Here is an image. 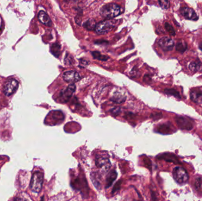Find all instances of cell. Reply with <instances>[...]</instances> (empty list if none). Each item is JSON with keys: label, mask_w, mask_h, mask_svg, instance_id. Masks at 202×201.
Wrapping results in <instances>:
<instances>
[{"label": "cell", "mask_w": 202, "mask_h": 201, "mask_svg": "<svg viewBox=\"0 0 202 201\" xmlns=\"http://www.w3.org/2000/svg\"><path fill=\"white\" fill-rule=\"evenodd\" d=\"M121 13V8L115 3H110L103 6L101 9V15L106 18H113L119 16Z\"/></svg>", "instance_id": "6da1fadb"}, {"label": "cell", "mask_w": 202, "mask_h": 201, "mask_svg": "<svg viewBox=\"0 0 202 201\" xmlns=\"http://www.w3.org/2000/svg\"><path fill=\"white\" fill-rule=\"evenodd\" d=\"M71 186L74 189L80 191L84 196L87 195L89 192L87 183L85 177H78L74 179L71 182Z\"/></svg>", "instance_id": "7a4b0ae2"}, {"label": "cell", "mask_w": 202, "mask_h": 201, "mask_svg": "<svg viewBox=\"0 0 202 201\" xmlns=\"http://www.w3.org/2000/svg\"><path fill=\"white\" fill-rule=\"evenodd\" d=\"M43 183V173L41 172H36L33 173L30 182L31 191L39 193L41 189Z\"/></svg>", "instance_id": "3957f363"}, {"label": "cell", "mask_w": 202, "mask_h": 201, "mask_svg": "<svg viewBox=\"0 0 202 201\" xmlns=\"http://www.w3.org/2000/svg\"><path fill=\"white\" fill-rule=\"evenodd\" d=\"M173 175L176 182L180 185L186 184L189 178L186 170L181 167H176L174 168Z\"/></svg>", "instance_id": "277c9868"}, {"label": "cell", "mask_w": 202, "mask_h": 201, "mask_svg": "<svg viewBox=\"0 0 202 201\" xmlns=\"http://www.w3.org/2000/svg\"><path fill=\"white\" fill-rule=\"evenodd\" d=\"M114 27V23L110 20L101 21L96 24L95 32L98 34H105L110 32Z\"/></svg>", "instance_id": "5b68a950"}, {"label": "cell", "mask_w": 202, "mask_h": 201, "mask_svg": "<svg viewBox=\"0 0 202 201\" xmlns=\"http://www.w3.org/2000/svg\"><path fill=\"white\" fill-rule=\"evenodd\" d=\"M18 83L16 80L13 79L8 80L6 82L4 86L3 91L4 94L7 96H11L14 93H15L16 90L18 88Z\"/></svg>", "instance_id": "8992f818"}, {"label": "cell", "mask_w": 202, "mask_h": 201, "mask_svg": "<svg viewBox=\"0 0 202 201\" xmlns=\"http://www.w3.org/2000/svg\"><path fill=\"white\" fill-rule=\"evenodd\" d=\"M175 121L179 128L182 130H191L193 128V123L185 117L177 116L176 117Z\"/></svg>", "instance_id": "52a82bcc"}, {"label": "cell", "mask_w": 202, "mask_h": 201, "mask_svg": "<svg viewBox=\"0 0 202 201\" xmlns=\"http://www.w3.org/2000/svg\"><path fill=\"white\" fill-rule=\"evenodd\" d=\"M158 44L159 46L165 51H171L174 46V41L169 37H162L158 40Z\"/></svg>", "instance_id": "ba28073f"}, {"label": "cell", "mask_w": 202, "mask_h": 201, "mask_svg": "<svg viewBox=\"0 0 202 201\" xmlns=\"http://www.w3.org/2000/svg\"><path fill=\"white\" fill-rule=\"evenodd\" d=\"M96 165L102 172H107L111 167V162L109 159L102 156L97 157L96 159Z\"/></svg>", "instance_id": "9c48e42d"}, {"label": "cell", "mask_w": 202, "mask_h": 201, "mask_svg": "<svg viewBox=\"0 0 202 201\" xmlns=\"http://www.w3.org/2000/svg\"><path fill=\"white\" fill-rule=\"evenodd\" d=\"M64 80L69 83H75L80 80L81 77L79 74L76 71H68L63 74Z\"/></svg>", "instance_id": "30bf717a"}, {"label": "cell", "mask_w": 202, "mask_h": 201, "mask_svg": "<svg viewBox=\"0 0 202 201\" xmlns=\"http://www.w3.org/2000/svg\"><path fill=\"white\" fill-rule=\"evenodd\" d=\"M180 13L187 20L196 21L199 18L194 9L187 7L180 8Z\"/></svg>", "instance_id": "8fae6325"}, {"label": "cell", "mask_w": 202, "mask_h": 201, "mask_svg": "<svg viewBox=\"0 0 202 201\" xmlns=\"http://www.w3.org/2000/svg\"><path fill=\"white\" fill-rule=\"evenodd\" d=\"M157 159L160 160H164L168 162H172L175 164L181 163L179 161L178 158L175 154L171 153H164L160 154L157 156Z\"/></svg>", "instance_id": "7c38bea8"}, {"label": "cell", "mask_w": 202, "mask_h": 201, "mask_svg": "<svg viewBox=\"0 0 202 201\" xmlns=\"http://www.w3.org/2000/svg\"><path fill=\"white\" fill-rule=\"evenodd\" d=\"M76 90V86L75 84H72L69 85L65 90H64L62 93L60 95L61 100L62 102H67L70 97L72 96L73 94L74 93Z\"/></svg>", "instance_id": "4fadbf2b"}, {"label": "cell", "mask_w": 202, "mask_h": 201, "mask_svg": "<svg viewBox=\"0 0 202 201\" xmlns=\"http://www.w3.org/2000/svg\"><path fill=\"white\" fill-rule=\"evenodd\" d=\"M38 19L42 24H45V25L48 27H50L52 25V21L50 17L44 11H40L39 12Z\"/></svg>", "instance_id": "5bb4252c"}, {"label": "cell", "mask_w": 202, "mask_h": 201, "mask_svg": "<svg viewBox=\"0 0 202 201\" xmlns=\"http://www.w3.org/2000/svg\"><path fill=\"white\" fill-rule=\"evenodd\" d=\"M191 100L196 104H200L202 103V91L199 90H193L190 93Z\"/></svg>", "instance_id": "9a60e30c"}, {"label": "cell", "mask_w": 202, "mask_h": 201, "mask_svg": "<svg viewBox=\"0 0 202 201\" xmlns=\"http://www.w3.org/2000/svg\"><path fill=\"white\" fill-rule=\"evenodd\" d=\"M117 172L116 170H112L111 172H109V174L108 175L107 179H106V184H105V188H109L114 182L117 179Z\"/></svg>", "instance_id": "2e32d148"}, {"label": "cell", "mask_w": 202, "mask_h": 201, "mask_svg": "<svg viewBox=\"0 0 202 201\" xmlns=\"http://www.w3.org/2000/svg\"><path fill=\"white\" fill-rule=\"evenodd\" d=\"M189 69L193 72H197L202 71V63L200 61H195L192 62L189 65Z\"/></svg>", "instance_id": "e0dca14e"}, {"label": "cell", "mask_w": 202, "mask_h": 201, "mask_svg": "<svg viewBox=\"0 0 202 201\" xmlns=\"http://www.w3.org/2000/svg\"><path fill=\"white\" fill-rule=\"evenodd\" d=\"M158 132L162 134H170L173 132V130L169 125H162L157 129Z\"/></svg>", "instance_id": "ac0fdd59"}, {"label": "cell", "mask_w": 202, "mask_h": 201, "mask_svg": "<svg viewBox=\"0 0 202 201\" xmlns=\"http://www.w3.org/2000/svg\"><path fill=\"white\" fill-rule=\"evenodd\" d=\"M96 24H97L96 23V21L94 20L89 19L84 23V27L85 28L86 30H87L89 31H91V30H93L94 29H95Z\"/></svg>", "instance_id": "d6986e66"}, {"label": "cell", "mask_w": 202, "mask_h": 201, "mask_svg": "<svg viewBox=\"0 0 202 201\" xmlns=\"http://www.w3.org/2000/svg\"><path fill=\"white\" fill-rule=\"evenodd\" d=\"M187 48V43L184 40L179 41L176 46V50L181 53H183Z\"/></svg>", "instance_id": "ffe728a7"}, {"label": "cell", "mask_w": 202, "mask_h": 201, "mask_svg": "<svg viewBox=\"0 0 202 201\" xmlns=\"http://www.w3.org/2000/svg\"><path fill=\"white\" fill-rule=\"evenodd\" d=\"M112 100L117 103H123L125 100V97L119 92H116L112 99Z\"/></svg>", "instance_id": "44dd1931"}, {"label": "cell", "mask_w": 202, "mask_h": 201, "mask_svg": "<svg viewBox=\"0 0 202 201\" xmlns=\"http://www.w3.org/2000/svg\"><path fill=\"white\" fill-rule=\"evenodd\" d=\"M164 92L165 94L168 95H170V96H173L177 98V99H180L181 97L179 94V92L176 90L175 89H165Z\"/></svg>", "instance_id": "7402d4cb"}, {"label": "cell", "mask_w": 202, "mask_h": 201, "mask_svg": "<svg viewBox=\"0 0 202 201\" xmlns=\"http://www.w3.org/2000/svg\"><path fill=\"white\" fill-rule=\"evenodd\" d=\"M99 177H98V173H93L91 175V180L93 182V184L95 186V187L98 189L99 188V187L101 186V184L99 182V180L98 179Z\"/></svg>", "instance_id": "603a6c76"}, {"label": "cell", "mask_w": 202, "mask_h": 201, "mask_svg": "<svg viewBox=\"0 0 202 201\" xmlns=\"http://www.w3.org/2000/svg\"><path fill=\"white\" fill-rule=\"evenodd\" d=\"M60 46L58 44H54L52 45L51 48V51L55 56L58 57L60 54Z\"/></svg>", "instance_id": "cb8c5ba5"}, {"label": "cell", "mask_w": 202, "mask_h": 201, "mask_svg": "<svg viewBox=\"0 0 202 201\" xmlns=\"http://www.w3.org/2000/svg\"><path fill=\"white\" fill-rule=\"evenodd\" d=\"M92 54V56L95 58H96L97 60H99L106 61L108 59V58L107 57V56L102 55L100 53H99L98 51H94Z\"/></svg>", "instance_id": "d4e9b609"}, {"label": "cell", "mask_w": 202, "mask_h": 201, "mask_svg": "<svg viewBox=\"0 0 202 201\" xmlns=\"http://www.w3.org/2000/svg\"><path fill=\"white\" fill-rule=\"evenodd\" d=\"M165 28L166 29V30L169 32V33L171 35H176V32L174 29V28L173 27V26L168 23H166L165 24Z\"/></svg>", "instance_id": "484cf974"}, {"label": "cell", "mask_w": 202, "mask_h": 201, "mask_svg": "<svg viewBox=\"0 0 202 201\" xmlns=\"http://www.w3.org/2000/svg\"><path fill=\"white\" fill-rule=\"evenodd\" d=\"M202 179L200 177H197L194 181V186L196 190H199L202 186Z\"/></svg>", "instance_id": "4316f807"}, {"label": "cell", "mask_w": 202, "mask_h": 201, "mask_svg": "<svg viewBox=\"0 0 202 201\" xmlns=\"http://www.w3.org/2000/svg\"><path fill=\"white\" fill-rule=\"evenodd\" d=\"M160 6L163 9H167L170 7V2L168 1H159Z\"/></svg>", "instance_id": "83f0119b"}, {"label": "cell", "mask_w": 202, "mask_h": 201, "mask_svg": "<svg viewBox=\"0 0 202 201\" xmlns=\"http://www.w3.org/2000/svg\"><path fill=\"white\" fill-rule=\"evenodd\" d=\"M122 184V181H118L116 183V184L114 186L113 189H112V193H114L115 192H117L118 190H119V189L121 188V186Z\"/></svg>", "instance_id": "f1b7e54d"}, {"label": "cell", "mask_w": 202, "mask_h": 201, "mask_svg": "<svg viewBox=\"0 0 202 201\" xmlns=\"http://www.w3.org/2000/svg\"><path fill=\"white\" fill-rule=\"evenodd\" d=\"M152 116H153V119H161V117H162V114L161 113H156V114H153Z\"/></svg>", "instance_id": "f546056e"}, {"label": "cell", "mask_w": 202, "mask_h": 201, "mask_svg": "<svg viewBox=\"0 0 202 201\" xmlns=\"http://www.w3.org/2000/svg\"><path fill=\"white\" fill-rule=\"evenodd\" d=\"M144 162L147 164V167L148 168L151 169V162L150 160L147 158V159H144Z\"/></svg>", "instance_id": "4dcf8cb0"}, {"label": "cell", "mask_w": 202, "mask_h": 201, "mask_svg": "<svg viewBox=\"0 0 202 201\" xmlns=\"http://www.w3.org/2000/svg\"><path fill=\"white\" fill-rule=\"evenodd\" d=\"M151 197H152L153 201H158V198H157L156 193L153 191H151Z\"/></svg>", "instance_id": "1f68e13d"}, {"label": "cell", "mask_w": 202, "mask_h": 201, "mask_svg": "<svg viewBox=\"0 0 202 201\" xmlns=\"http://www.w3.org/2000/svg\"><path fill=\"white\" fill-rule=\"evenodd\" d=\"M13 201H27L24 200L23 199H21L20 198H16V199H14V200Z\"/></svg>", "instance_id": "d6a6232c"}, {"label": "cell", "mask_w": 202, "mask_h": 201, "mask_svg": "<svg viewBox=\"0 0 202 201\" xmlns=\"http://www.w3.org/2000/svg\"><path fill=\"white\" fill-rule=\"evenodd\" d=\"M199 47L200 48V50L202 51V43L199 44Z\"/></svg>", "instance_id": "836d02e7"}, {"label": "cell", "mask_w": 202, "mask_h": 201, "mask_svg": "<svg viewBox=\"0 0 202 201\" xmlns=\"http://www.w3.org/2000/svg\"><path fill=\"white\" fill-rule=\"evenodd\" d=\"M40 201H45V197H44V196L41 197V200H40Z\"/></svg>", "instance_id": "e575fe53"}]
</instances>
